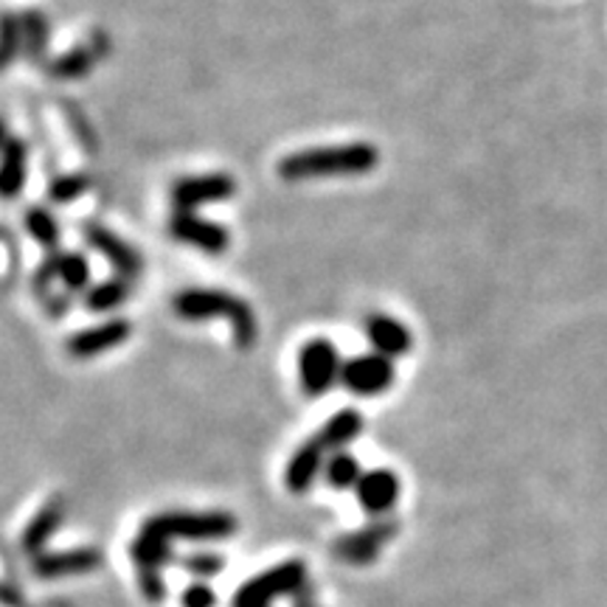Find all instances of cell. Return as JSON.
Segmentation results:
<instances>
[{"instance_id": "1", "label": "cell", "mask_w": 607, "mask_h": 607, "mask_svg": "<svg viewBox=\"0 0 607 607\" xmlns=\"http://www.w3.org/2000/svg\"><path fill=\"white\" fill-rule=\"evenodd\" d=\"M380 163V149L369 141L327 143L290 152L276 163V172L287 183H304L316 178H340V175H369Z\"/></svg>"}, {"instance_id": "2", "label": "cell", "mask_w": 607, "mask_h": 607, "mask_svg": "<svg viewBox=\"0 0 607 607\" xmlns=\"http://www.w3.org/2000/svg\"><path fill=\"white\" fill-rule=\"evenodd\" d=\"M172 312L183 321H228L237 349H253L259 338V321L253 307L239 296L209 287H189L175 292Z\"/></svg>"}, {"instance_id": "3", "label": "cell", "mask_w": 607, "mask_h": 607, "mask_svg": "<svg viewBox=\"0 0 607 607\" xmlns=\"http://www.w3.org/2000/svg\"><path fill=\"white\" fill-rule=\"evenodd\" d=\"M143 526L156 531V535L167 537L172 546L175 540L220 543L239 531L237 515L220 513V509H211V513H189V509H180V513H158L152 515V518L143 520Z\"/></svg>"}, {"instance_id": "4", "label": "cell", "mask_w": 607, "mask_h": 607, "mask_svg": "<svg viewBox=\"0 0 607 607\" xmlns=\"http://www.w3.org/2000/svg\"><path fill=\"white\" fill-rule=\"evenodd\" d=\"M307 590V566L304 560H285L257 577L245 579L233 594L231 607H273L285 596H301Z\"/></svg>"}, {"instance_id": "5", "label": "cell", "mask_w": 607, "mask_h": 607, "mask_svg": "<svg viewBox=\"0 0 607 607\" xmlns=\"http://www.w3.org/2000/svg\"><path fill=\"white\" fill-rule=\"evenodd\" d=\"M344 360L332 340L312 338L298 351V380L307 397H324L340 380Z\"/></svg>"}, {"instance_id": "6", "label": "cell", "mask_w": 607, "mask_h": 607, "mask_svg": "<svg viewBox=\"0 0 607 607\" xmlns=\"http://www.w3.org/2000/svg\"><path fill=\"white\" fill-rule=\"evenodd\" d=\"M397 531H399L397 520L375 518L371 524H366L364 529H355L349 531V535L338 537L332 551L340 563H346V566L351 568L375 566V563L380 560V554L388 548V543L397 537Z\"/></svg>"}, {"instance_id": "7", "label": "cell", "mask_w": 607, "mask_h": 607, "mask_svg": "<svg viewBox=\"0 0 607 607\" xmlns=\"http://www.w3.org/2000/svg\"><path fill=\"white\" fill-rule=\"evenodd\" d=\"M237 195V180L228 172H209V175H189V178L175 180L169 200L175 211H197L211 202H226Z\"/></svg>"}, {"instance_id": "8", "label": "cell", "mask_w": 607, "mask_h": 607, "mask_svg": "<svg viewBox=\"0 0 607 607\" xmlns=\"http://www.w3.org/2000/svg\"><path fill=\"white\" fill-rule=\"evenodd\" d=\"M394 375L397 371H394L391 358L369 351V355H355V358L344 360L340 386L358 397H377L394 386Z\"/></svg>"}, {"instance_id": "9", "label": "cell", "mask_w": 607, "mask_h": 607, "mask_svg": "<svg viewBox=\"0 0 607 607\" xmlns=\"http://www.w3.org/2000/svg\"><path fill=\"white\" fill-rule=\"evenodd\" d=\"M169 233L178 242L191 245V248L209 253V257H220L231 245V231L226 226L206 220L197 211H175L169 217Z\"/></svg>"}, {"instance_id": "10", "label": "cell", "mask_w": 607, "mask_h": 607, "mask_svg": "<svg viewBox=\"0 0 607 607\" xmlns=\"http://www.w3.org/2000/svg\"><path fill=\"white\" fill-rule=\"evenodd\" d=\"M82 233L84 239H88L90 248L108 259L121 279H138V276H141L143 259L127 239H121L119 233H113L110 228L101 226V222H88V226L82 228Z\"/></svg>"}, {"instance_id": "11", "label": "cell", "mask_w": 607, "mask_h": 607, "mask_svg": "<svg viewBox=\"0 0 607 607\" xmlns=\"http://www.w3.org/2000/svg\"><path fill=\"white\" fill-rule=\"evenodd\" d=\"M132 324L127 318H110V321H101L96 327L79 329L77 335L68 338V355L79 360L96 358V355H105L110 349H119L130 340Z\"/></svg>"}, {"instance_id": "12", "label": "cell", "mask_w": 607, "mask_h": 607, "mask_svg": "<svg viewBox=\"0 0 607 607\" xmlns=\"http://www.w3.org/2000/svg\"><path fill=\"white\" fill-rule=\"evenodd\" d=\"M399 492H402V484H399L397 472L388 470V467H377V470H366L360 484L355 487V498L364 506L366 513L375 515V518H386L397 506Z\"/></svg>"}, {"instance_id": "13", "label": "cell", "mask_w": 607, "mask_h": 607, "mask_svg": "<svg viewBox=\"0 0 607 607\" xmlns=\"http://www.w3.org/2000/svg\"><path fill=\"white\" fill-rule=\"evenodd\" d=\"M327 459H329L327 447H324L316 436H310V439L304 441V445H298L296 450H292L290 459H287L285 487L290 489L292 495H304L312 484H316L318 476H324Z\"/></svg>"}, {"instance_id": "14", "label": "cell", "mask_w": 607, "mask_h": 607, "mask_svg": "<svg viewBox=\"0 0 607 607\" xmlns=\"http://www.w3.org/2000/svg\"><path fill=\"white\" fill-rule=\"evenodd\" d=\"M366 338H369L371 349L386 358H402L414 349V332L408 324L397 321V318L386 316V312H371L366 318Z\"/></svg>"}, {"instance_id": "15", "label": "cell", "mask_w": 607, "mask_h": 607, "mask_svg": "<svg viewBox=\"0 0 607 607\" xmlns=\"http://www.w3.org/2000/svg\"><path fill=\"white\" fill-rule=\"evenodd\" d=\"M101 566V554L96 548H71V551H51L34 557V574L46 579L77 577L90 574Z\"/></svg>"}, {"instance_id": "16", "label": "cell", "mask_w": 607, "mask_h": 607, "mask_svg": "<svg viewBox=\"0 0 607 607\" xmlns=\"http://www.w3.org/2000/svg\"><path fill=\"white\" fill-rule=\"evenodd\" d=\"M108 46H110L108 37L96 34L90 42H82V46H77L73 51H68V54L57 57L48 68H51V73H54L57 79H82L93 71L96 62H99L101 57H108L110 51Z\"/></svg>"}, {"instance_id": "17", "label": "cell", "mask_w": 607, "mask_h": 607, "mask_svg": "<svg viewBox=\"0 0 607 607\" xmlns=\"http://www.w3.org/2000/svg\"><path fill=\"white\" fill-rule=\"evenodd\" d=\"M62 518H66V500L54 498L51 504L42 506L34 518H31V524L26 526L20 546H23L29 554H34V557H40L42 548H46V543L54 537L57 529H60Z\"/></svg>"}, {"instance_id": "18", "label": "cell", "mask_w": 607, "mask_h": 607, "mask_svg": "<svg viewBox=\"0 0 607 607\" xmlns=\"http://www.w3.org/2000/svg\"><path fill=\"white\" fill-rule=\"evenodd\" d=\"M364 414L355 411V408H344V411L332 414V417L324 422V428L318 430L316 439L321 441L324 447H327V452L332 456V452L344 450L346 445H351V441L358 439L360 434H364Z\"/></svg>"}, {"instance_id": "19", "label": "cell", "mask_w": 607, "mask_h": 607, "mask_svg": "<svg viewBox=\"0 0 607 607\" xmlns=\"http://www.w3.org/2000/svg\"><path fill=\"white\" fill-rule=\"evenodd\" d=\"M26 167H29V149L20 138H9L0 152V195L18 197L26 186Z\"/></svg>"}, {"instance_id": "20", "label": "cell", "mask_w": 607, "mask_h": 607, "mask_svg": "<svg viewBox=\"0 0 607 607\" xmlns=\"http://www.w3.org/2000/svg\"><path fill=\"white\" fill-rule=\"evenodd\" d=\"M127 298H130V279H121V276H113V279L101 281V285H93L84 292V304L93 312H113Z\"/></svg>"}, {"instance_id": "21", "label": "cell", "mask_w": 607, "mask_h": 607, "mask_svg": "<svg viewBox=\"0 0 607 607\" xmlns=\"http://www.w3.org/2000/svg\"><path fill=\"white\" fill-rule=\"evenodd\" d=\"M364 472L366 470L360 467V461L346 450L332 452L327 459V467H324V478H327V484L332 489H355L360 484V478H364Z\"/></svg>"}, {"instance_id": "22", "label": "cell", "mask_w": 607, "mask_h": 607, "mask_svg": "<svg viewBox=\"0 0 607 607\" xmlns=\"http://www.w3.org/2000/svg\"><path fill=\"white\" fill-rule=\"evenodd\" d=\"M26 228H29L31 237L48 250V253H54L57 245H60V226H57L54 215L48 209H31L29 217H26Z\"/></svg>"}, {"instance_id": "23", "label": "cell", "mask_w": 607, "mask_h": 607, "mask_svg": "<svg viewBox=\"0 0 607 607\" xmlns=\"http://www.w3.org/2000/svg\"><path fill=\"white\" fill-rule=\"evenodd\" d=\"M180 566L191 574L195 579L206 583V579H215L217 574L226 571V557L217 551H191L186 557H180Z\"/></svg>"}, {"instance_id": "24", "label": "cell", "mask_w": 607, "mask_h": 607, "mask_svg": "<svg viewBox=\"0 0 607 607\" xmlns=\"http://www.w3.org/2000/svg\"><path fill=\"white\" fill-rule=\"evenodd\" d=\"M57 279L68 287L71 292L88 290L90 268L84 262L82 253H60V265H57Z\"/></svg>"}, {"instance_id": "25", "label": "cell", "mask_w": 607, "mask_h": 607, "mask_svg": "<svg viewBox=\"0 0 607 607\" xmlns=\"http://www.w3.org/2000/svg\"><path fill=\"white\" fill-rule=\"evenodd\" d=\"M20 34H23V46L29 48V54L40 60L48 48V20L37 12H26L20 18Z\"/></svg>"}, {"instance_id": "26", "label": "cell", "mask_w": 607, "mask_h": 607, "mask_svg": "<svg viewBox=\"0 0 607 607\" xmlns=\"http://www.w3.org/2000/svg\"><path fill=\"white\" fill-rule=\"evenodd\" d=\"M90 186H93V180H90L88 175H62V178L51 180L48 197L54 202H73L77 197H82Z\"/></svg>"}, {"instance_id": "27", "label": "cell", "mask_w": 607, "mask_h": 607, "mask_svg": "<svg viewBox=\"0 0 607 607\" xmlns=\"http://www.w3.org/2000/svg\"><path fill=\"white\" fill-rule=\"evenodd\" d=\"M180 605L183 607H217V594L211 585L195 579V583H191L189 588L180 594Z\"/></svg>"}, {"instance_id": "28", "label": "cell", "mask_w": 607, "mask_h": 607, "mask_svg": "<svg viewBox=\"0 0 607 607\" xmlns=\"http://www.w3.org/2000/svg\"><path fill=\"white\" fill-rule=\"evenodd\" d=\"M7 143H9L7 127H3V121H0V152H3V147H7Z\"/></svg>"}, {"instance_id": "29", "label": "cell", "mask_w": 607, "mask_h": 607, "mask_svg": "<svg viewBox=\"0 0 607 607\" xmlns=\"http://www.w3.org/2000/svg\"><path fill=\"white\" fill-rule=\"evenodd\" d=\"M298 607H318V605H307V601H298Z\"/></svg>"}]
</instances>
